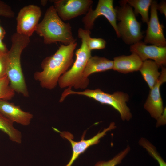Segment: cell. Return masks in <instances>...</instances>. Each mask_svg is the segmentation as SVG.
Segmentation results:
<instances>
[{"instance_id": "obj_9", "label": "cell", "mask_w": 166, "mask_h": 166, "mask_svg": "<svg viewBox=\"0 0 166 166\" xmlns=\"http://www.w3.org/2000/svg\"><path fill=\"white\" fill-rule=\"evenodd\" d=\"M53 2L57 14L63 21L85 15L93 2L91 0H57Z\"/></svg>"}, {"instance_id": "obj_14", "label": "cell", "mask_w": 166, "mask_h": 166, "mask_svg": "<svg viewBox=\"0 0 166 166\" xmlns=\"http://www.w3.org/2000/svg\"><path fill=\"white\" fill-rule=\"evenodd\" d=\"M0 113L12 122L27 126L33 118V115L22 110L20 106L4 100H0Z\"/></svg>"}, {"instance_id": "obj_2", "label": "cell", "mask_w": 166, "mask_h": 166, "mask_svg": "<svg viewBox=\"0 0 166 166\" xmlns=\"http://www.w3.org/2000/svg\"><path fill=\"white\" fill-rule=\"evenodd\" d=\"M11 42V46L8 52L6 75L10 85L14 91L28 97L29 93L22 69L21 58L23 51L30 43V37L16 32L12 35Z\"/></svg>"}, {"instance_id": "obj_21", "label": "cell", "mask_w": 166, "mask_h": 166, "mask_svg": "<svg viewBox=\"0 0 166 166\" xmlns=\"http://www.w3.org/2000/svg\"><path fill=\"white\" fill-rule=\"evenodd\" d=\"M139 145L144 148L148 153L158 162L159 166H166V163L158 152L156 147L146 138H141Z\"/></svg>"}, {"instance_id": "obj_25", "label": "cell", "mask_w": 166, "mask_h": 166, "mask_svg": "<svg viewBox=\"0 0 166 166\" xmlns=\"http://www.w3.org/2000/svg\"><path fill=\"white\" fill-rule=\"evenodd\" d=\"M8 60V52L0 51V79L6 76Z\"/></svg>"}, {"instance_id": "obj_3", "label": "cell", "mask_w": 166, "mask_h": 166, "mask_svg": "<svg viewBox=\"0 0 166 166\" xmlns=\"http://www.w3.org/2000/svg\"><path fill=\"white\" fill-rule=\"evenodd\" d=\"M72 31L70 24L62 21L52 5L46 10L35 32L43 38L44 43L46 44L58 42L68 45L76 41Z\"/></svg>"}, {"instance_id": "obj_1", "label": "cell", "mask_w": 166, "mask_h": 166, "mask_svg": "<svg viewBox=\"0 0 166 166\" xmlns=\"http://www.w3.org/2000/svg\"><path fill=\"white\" fill-rule=\"evenodd\" d=\"M77 45L76 42L68 45L62 44L53 54L43 60L41 64L42 70L36 72L34 75L42 88L51 90L56 87L59 77L73 64Z\"/></svg>"}, {"instance_id": "obj_27", "label": "cell", "mask_w": 166, "mask_h": 166, "mask_svg": "<svg viewBox=\"0 0 166 166\" xmlns=\"http://www.w3.org/2000/svg\"><path fill=\"white\" fill-rule=\"evenodd\" d=\"M157 125L160 126L166 123V108H164L163 112L161 115L157 119Z\"/></svg>"}, {"instance_id": "obj_18", "label": "cell", "mask_w": 166, "mask_h": 166, "mask_svg": "<svg viewBox=\"0 0 166 166\" xmlns=\"http://www.w3.org/2000/svg\"><path fill=\"white\" fill-rule=\"evenodd\" d=\"M152 0H124L120 2L127 3L134 8L135 15L140 14L144 22L147 23L149 20L148 11Z\"/></svg>"}, {"instance_id": "obj_10", "label": "cell", "mask_w": 166, "mask_h": 166, "mask_svg": "<svg viewBox=\"0 0 166 166\" xmlns=\"http://www.w3.org/2000/svg\"><path fill=\"white\" fill-rule=\"evenodd\" d=\"M116 127L114 122L110 123L109 127L105 128L102 132H99L96 135L89 139L85 140V134L83 135L81 140L79 141L73 140V135L68 132H60L61 136L67 139L69 141L72 146L73 152L71 157L68 163L65 166H72L74 161L80 155L83 153L90 146L97 144L100 139L106 135L107 132Z\"/></svg>"}, {"instance_id": "obj_13", "label": "cell", "mask_w": 166, "mask_h": 166, "mask_svg": "<svg viewBox=\"0 0 166 166\" xmlns=\"http://www.w3.org/2000/svg\"><path fill=\"white\" fill-rule=\"evenodd\" d=\"M130 50L136 54L143 61L147 60L156 62L160 67L166 64V47L148 45L141 41L131 45Z\"/></svg>"}, {"instance_id": "obj_26", "label": "cell", "mask_w": 166, "mask_h": 166, "mask_svg": "<svg viewBox=\"0 0 166 166\" xmlns=\"http://www.w3.org/2000/svg\"><path fill=\"white\" fill-rule=\"evenodd\" d=\"M157 10H158L161 14H164L166 17V3L165 1H162L157 6Z\"/></svg>"}, {"instance_id": "obj_4", "label": "cell", "mask_w": 166, "mask_h": 166, "mask_svg": "<svg viewBox=\"0 0 166 166\" xmlns=\"http://www.w3.org/2000/svg\"><path fill=\"white\" fill-rule=\"evenodd\" d=\"M71 88L66 89L61 94L59 102H61L66 97L71 94H78L86 96L93 99L102 104L110 105L117 110L120 113L123 121L129 120L132 114L127 102L129 99L128 95L120 91H117L110 94L102 91L99 89L92 90L86 89L81 91L72 90Z\"/></svg>"}, {"instance_id": "obj_22", "label": "cell", "mask_w": 166, "mask_h": 166, "mask_svg": "<svg viewBox=\"0 0 166 166\" xmlns=\"http://www.w3.org/2000/svg\"><path fill=\"white\" fill-rule=\"evenodd\" d=\"M15 92L10 85L7 75L0 79V100H10L14 96Z\"/></svg>"}, {"instance_id": "obj_23", "label": "cell", "mask_w": 166, "mask_h": 166, "mask_svg": "<svg viewBox=\"0 0 166 166\" xmlns=\"http://www.w3.org/2000/svg\"><path fill=\"white\" fill-rule=\"evenodd\" d=\"M130 150V146L128 145L126 148L111 159L108 161H100L97 162L95 166H116L120 164Z\"/></svg>"}, {"instance_id": "obj_7", "label": "cell", "mask_w": 166, "mask_h": 166, "mask_svg": "<svg viewBox=\"0 0 166 166\" xmlns=\"http://www.w3.org/2000/svg\"><path fill=\"white\" fill-rule=\"evenodd\" d=\"M113 0H99L95 10L92 9L91 6L82 19L84 29L90 30L93 28L96 18L102 15L107 19L114 29L117 37L120 38L117 23L116 10L113 7Z\"/></svg>"}, {"instance_id": "obj_24", "label": "cell", "mask_w": 166, "mask_h": 166, "mask_svg": "<svg viewBox=\"0 0 166 166\" xmlns=\"http://www.w3.org/2000/svg\"><path fill=\"white\" fill-rule=\"evenodd\" d=\"M15 13L11 7L0 0V16L11 18L14 17Z\"/></svg>"}, {"instance_id": "obj_6", "label": "cell", "mask_w": 166, "mask_h": 166, "mask_svg": "<svg viewBox=\"0 0 166 166\" xmlns=\"http://www.w3.org/2000/svg\"><path fill=\"white\" fill-rule=\"evenodd\" d=\"M121 6L116 7L117 29L124 42L132 45L140 41L143 38L141 24L137 20L132 7L127 3L120 2Z\"/></svg>"}, {"instance_id": "obj_12", "label": "cell", "mask_w": 166, "mask_h": 166, "mask_svg": "<svg viewBox=\"0 0 166 166\" xmlns=\"http://www.w3.org/2000/svg\"><path fill=\"white\" fill-rule=\"evenodd\" d=\"M161 74L159 79L149 92L144 108L155 119H157L162 114L164 108L160 93V87L166 81V69L162 66Z\"/></svg>"}, {"instance_id": "obj_20", "label": "cell", "mask_w": 166, "mask_h": 166, "mask_svg": "<svg viewBox=\"0 0 166 166\" xmlns=\"http://www.w3.org/2000/svg\"><path fill=\"white\" fill-rule=\"evenodd\" d=\"M90 34V30L81 28L78 30V34L81 35L84 37L87 46L90 51L103 49L105 47L106 42L105 40L101 38H92Z\"/></svg>"}, {"instance_id": "obj_17", "label": "cell", "mask_w": 166, "mask_h": 166, "mask_svg": "<svg viewBox=\"0 0 166 166\" xmlns=\"http://www.w3.org/2000/svg\"><path fill=\"white\" fill-rule=\"evenodd\" d=\"M160 67L155 61L147 60L143 61L139 70L150 89L155 85L160 75L158 70Z\"/></svg>"}, {"instance_id": "obj_28", "label": "cell", "mask_w": 166, "mask_h": 166, "mask_svg": "<svg viewBox=\"0 0 166 166\" xmlns=\"http://www.w3.org/2000/svg\"><path fill=\"white\" fill-rule=\"evenodd\" d=\"M2 40L0 38V51L3 52L7 53L9 50L6 45L3 42Z\"/></svg>"}, {"instance_id": "obj_11", "label": "cell", "mask_w": 166, "mask_h": 166, "mask_svg": "<svg viewBox=\"0 0 166 166\" xmlns=\"http://www.w3.org/2000/svg\"><path fill=\"white\" fill-rule=\"evenodd\" d=\"M157 2L152 0L150 6V16L147 24L144 43L160 47H166V40L163 29L164 26L159 22L157 9Z\"/></svg>"}, {"instance_id": "obj_16", "label": "cell", "mask_w": 166, "mask_h": 166, "mask_svg": "<svg viewBox=\"0 0 166 166\" xmlns=\"http://www.w3.org/2000/svg\"><path fill=\"white\" fill-rule=\"evenodd\" d=\"M113 61L97 56L89 58L83 73L84 77L88 78L91 74L96 73L105 71L113 68Z\"/></svg>"}, {"instance_id": "obj_15", "label": "cell", "mask_w": 166, "mask_h": 166, "mask_svg": "<svg viewBox=\"0 0 166 166\" xmlns=\"http://www.w3.org/2000/svg\"><path fill=\"white\" fill-rule=\"evenodd\" d=\"M113 69L123 73L139 70L143 61L135 53L129 55H121L113 59Z\"/></svg>"}, {"instance_id": "obj_19", "label": "cell", "mask_w": 166, "mask_h": 166, "mask_svg": "<svg viewBox=\"0 0 166 166\" xmlns=\"http://www.w3.org/2000/svg\"><path fill=\"white\" fill-rule=\"evenodd\" d=\"M13 124V122L0 113V130L6 134L10 140L20 144L22 142L21 133L14 127Z\"/></svg>"}, {"instance_id": "obj_8", "label": "cell", "mask_w": 166, "mask_h": 166, "mask_svg": "<svg viewBox=\"0 0 166 166\" xmlns=\"http://www.w3.org/2000/svg\"><path fill=\"white\" fill-rule=\"evenodd\" d=\"M41 8L33 4L25 6L18 12L16 18V32L30 37L35 31L42 15Z\"/></svg>"}, {"instance_id": "obj_5", "label": "cell", "mask_w": 166, "mask_h": 166, "mask_svg": "<svg viewBox=\"0 0 166 166\" xmlns=\"http://www.w3.org/2000/svg\"><path fill=\"white\" fill-rule=\"evenodd\" d=\"M81 39L80 47L76 52V60L71 68L59 77L58 83L61 88L72 87L75 89H85L88 86L89 80L85 78L83 73L87 63L91 56L84 37L78 34Z\"/></svg>"}, {"instance_id": "obj_29", "label": "cell", "mask_w": 166, "mask_h": 166, "mask_svg": "<svg viewBox=\"0 0 166 166\" xmlns=\"http://www.w3.org/2000/svg\"><path fill=\"white\" fill-rule=\"evenodd\" d=\"M6 32L4 29L0 25V38L3 40L6 35Z\"/></svg>"}]
</instances>
